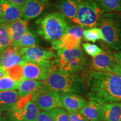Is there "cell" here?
Returning a JSON list of instances; mask_svg holds the SVG:
<instances>
[{"mask_svg": "<svg viewBox=\"0 0 121 121\" xmlns=\"http://www.w3.org/2000/svg\"><path fill=\"white\" fill-rule=\"evenodd\" d=\"M87 98L101 105L121 103V77L112 72L89 70L85 76Z\"/></svg>", "mask_w": 121, "mask_h": 121, "instance_id": "1", "label": "cell"}, {"mask_svg": "<svg viewBox=\"0 0 121 121\" xmlns=\"http://www.w3.org/2000/svg\"><path fill=\"white\" fill-rule=\"evenodd\" d=\"M44 82L58 93H76L85 95L88 91L85 78L64 70L53 60L51 72Z\"/></svg>", "mask_w": 121, "mask_h": 121, "instance_id": "2", "label": "cell"}, {"mask_svg": "<svg viewBox=\"0 0 121 121\" xmlns=\"http://www.w3.org/2000/svg\"><path fill=\"white\" fill-rule=\"evenodd\" d=\"M35 24L38 34L51 42L62 37L69 26L67 18L60 12L44 15L36 20Z\"/></svg>", "mask_w": 121, "mask_h": 121, "instance_id": "3", "label": "cell"}, {"mask_svg": "<svg viewBox=\"0 0 121 121\" xmlns=\"http://www.w3.org/2000/svg\"><path fill=\"white\" fill-rule=\"evenodd\" d=\"M53 60L64 70L84 78L89 70V60L80 46L72 49L58 50Z\"/></svg>", "mask_w": 121, "mask_h": 121, "instance_id": "4", "label": "cell"}, {"mask_svg": "<svg viewBox=\"0 0 121 121\" xmlns=\"http://www.w3.org/2000/svg\"><path fill=\"white\" fill-rule=\"evenodd\" d=\"M98 26L103 35V40L110 49L121 50V15L116 13L101 15Z\"/></svg>", "mask_w": 121, "mask_h": 121, "instance_id": "5", "label": "cell"}, {"mask_svg": "<svg viewBox=\"0 0 121 121\" xmlns=\"http://www.w3.org/2000/svg\"><path fill=\"white\" fill-rule=\"evenodd\" d=\"M103 13L96 0H78V13L74 20L84 28H95Z\"/></svg>", "mask_w": 121, "mask_h": 121, "instance_id": "6", "label": "cell"}, {"mask_svg": "<svg viewBox=\"0 0 121 121\" xmlns=\"http://www.w3.org/2000/svg\"><path fill=\"white\" fill-rule=\"evenodd\" d=\"M39 109L44 111L62 108L59 93L51 89L43 81V84L33 94L31 99Z\"/></svg>", "mask_w": 121, "mask_h": 121, "instance_id": "7", "label": "cell"}, {"mask_svg": "<svg viewBox=\"0 0 121 121\" xmlns=\"http://www.w3.org/2000/svg\"><path fill=\"white\" fill-rule=\"evenodd\" d=\"M52 66L53 60H51L41 62L25 61L22 65V80L29 79L45 81L47 78Z\"/></svg>", "mask_w": 121, "mask_h": 121, "instance_id": "8", "label": "cell"}, {"mask_svg": "<svg viewBox=\"0 0 121 121\" xmlns=\"http://www.w3.org/2000/svg\"><path fill=\"white\" fill-rule=\"evenodd\" d=\"M20 53L24 61L41 62L51 60L56 55L52 49L33 46L19 49Z\"/></svg>", "mask_w": 121, "mask_h": 121, "instance_id": "9", "label": "cell"}, {"mask_svg": "<svg viewBox=\"0 0 121 121\" xmlns=\"http://www.w3.org/2000/svg\"><path fill=\"white\" fill-rule=\"evenodd\" d=\"M49 4V0H25L21 18L28 22L38 17Z\"/></svg>", "mask_w": 121, "mask_h": 121, "instance_id": "10", "label": "cell"}, {"mask_svg": "<svg viewBox=\"0 0 121 121\" xmlns=\"http://www.w3.org/2000/svg\"><path fill=\"white\" fill-rule=\"evenodd\" d=\"M39 112L38 106L30 100L21 109L11 110L5 113L15 121H34Z\"/></svg>", "mask_w": 121, "mask_h": 121, "instance_id": "11", "label": "cell"}, {"mask_svg": "<svg viewBox=\"0 0 121 121\" xmlns=\"http://www.w3.org/2000/svg\"><path fill=\"white\" fill-rule=\"evenodd\" d=\"M62 108L69 112H79L87 101L82 95L76 93H59Z\"/></svg>", "mask_w": 121, "mask_h": 121, "instance_id": "12", "label": "cell"}, {"mask_svg": "<svg viewBox=\"0 0 121 121\" xmlns=\"http://www.w3.org/2000/svg\"><path fill=\"white\" fill-rule=\"evenodd\" d=\"M116 59L109 52L101 53L93 57L90 65L93 70L99 72H112Z\"/></svg>", "mask_w": 121, "mask_h": 121, "instance_id": "13", "label": "cell"}, {"mask_svg": "<svg viewBox=\"0 0 121 121\" xmlns=\"http://www.w3.org/2000/svg\"><path fill=\"white\" fill-rule=\"evenodd\" d=\"M2 6V13L0 17V24L6 25L20 19L22 10L18 6L7 0H0Z\"/></svg>", "mask_w": 121, "mask_h": 121, "instance_id": "14", "label": "cell"}, {"mask_svg": "<svg viewBox=\"0 0 121 121\" xmlns=\"http://www.w3.org/2000/svg\"><path fill=\"white\" fill-rule=\"evenodd\" d=\"M6 27L11 38V46L17 49L21 39L28 30V22L19 19L7 24Z\"/></svg>", "mask_w": 121, "mask_h": 121, "instance_id": "15", "label": "cell"}, {"mask_svg": "<svg viewBox=\"0 0 121 121\" xmlns=\"http://www.w3.org/2000/svg\"><path fill=\"white\" fill-rule=\"evenodd\" d=\"M80 112L90 121H103L102 105L95 101L86 102Z\"/></svg>", "mask_w": 121, "mask_h": 121, "instance_id": "16", "label": "cell"}, {"mask_svg": "<svg viewBox=\"0 0 121 121\" xmlns=\"http://www.w3.org/2000/svg\"><path fill=\"white\" fill-rule=\"evenodd\" d=\"M16 90L0 91V118L4 112L10 111L18 100Z\"/></svg>", "mask_w": 121, "mask_h": 121, "instance_id": "17", "label": "cell"}, {"mask_svg": "<svg viewBox=\"0 0 121 121\" xmlns=\"http://www.w3.org/2000/svg\"><path fill=\"white\" fill-rule=\"evenodd\" d=\"M81 40L75 38L67 34L56 40L52 42V47L54 50L72 49L80 46Z\"/></svg>", "mask_w": 121, "mask_h": 121, "instance_id": "18", "label": "cell"}, {"mask_svg": "<svg viewBox=\"0 0 121 121\" xmlns=\"http://www.w3.org/2000/svg\"><path fill=\"white\" fill-rule=\"evenodd\" d=\"M103 121H121V103L102 105Z\"/></svg>", "mask_w": 121, "mask_h": 121, "instance_id": "19", "label": "cell"}, {"mask_svg": "<svg viewBox=\"0 0 121 121\" xmlns=\"http://www.w3.org/2000/svg\"><path fill=\"white\" fill-rule=\"evenodd\" d=\"M56 7L66 18L75 20L78 13V0H60Z\"/></svg>", "mask_w": 121, "mask_h": 121, "instance_id": "20", "label": "cell"}, {"mask_svg": "<svg viewBox=\"0 0 121 121\" xmlns=\"http://www.w3.org/2000/svg\"><path fill=\"white\" fill-rule=\"evenodd\" d=\"M43 84V81L34 80L24 79L19 82L18 95L24 98L30 94H33Z\"/></svg>", "mask_w": 121, "mask_h": 121, "instance_id": "21", "label": "cell"}, {"mask_svg": "<svg viewBox=\"0 0 121 121\" xmlns=\"http://www.w3.org/2000/svg\"><path fill=\"white\" fill-rule=\"evenodd\" d=\"M103 13L121 12V0H96Z\"/></svg>", "mask_w": 121, "mask_h": 121, "instance_id": "22", "label": "cell"}, {"mask_svg": "<svg viewBox=\"0 0 121 121\" xmlns=\"http://www.w3.org/2000/svg\"><path fill=\"white\" fill-rule=\"evenodd\" d=\"M25 62V61H24L20 53L19 49H18L16 48L14 52L10 56V57L7 59L4 65L1 66V67L2 68L4 73L9 69L13 67V66L17 65H22Z\"/></svg>", "mask_w": 121, "mask_h": 121, "instance_id": "23", "label": "cell"}, {"mask_svg": "<svg viewBox=\"0 0 121 121\" xmlns=\"http://www.w3.org/2000/svg\"><path fill=\"white\" fill-rule=\"evenodd\" d=\"M37 42V38L36 35L28 29V30H26V32L21 39L18 44L17 49L24 47H30L35 46Z\"/></svg>", "mask_w": 121, "mask_h": 121, "instance_id": "24", "label": "cell"}, {"mask_svg": "<svg viewBox=\"0 0 121 121\" xmlns=\"http://www.w3.org/2000/svg\"><path fill=\"white\" fill-rule=\"evenodd\" d=\"M83 40L93 43L98 40H103V35L100 29L95 27L85 30L83 36Z\"/></svg>", "mask_w": 121, "mask_h": 121, "instance_id": "25", "label": "cell"}, {"mask_svg": "<svg viewBox=\"0 0 121 121\" xmlns=\"http://www.w3.org/2000/svg\"><path fill=\"white\" fill-rule=\"evenodd\" d=\"M16 82H20L23 78V68L22 65H17L13 66L4 73ZM3 75V76H4Z\"/></svg>", "mask_w": 121, "mask_h": 121, "instance_id": "26", "label": "cell"}, {"mask_svg": "<svg viewBox=\"0 0 121 121\" xmlns=\"http://www.w3.org/2000/svg\"><path fill=\"white\" fill-rule=\"evenodd\" d=\"M19 82L13 80L7 76L0 78V91H13L18 89Z\"/></svg>", "mask_w": 121, "mask_h": 121, "instance_id": "27", "label": "cell"}, {"mask_svg": "<svg viewBox=\"0 0 121 121\" xmlns=\"http://www.w3.org/2000/svg\"><path fill=\"white\" fill-rule=\"evenodd\" d=\"M48 112L53 121H69V114L62 108H54Z\"/></svg>", "mask_w": 121, "mask_h": 121, "instance_id": "28", "label": "cell"}, {"mask_svg": "<svg viewBox=\"0 0 121 121\" xmlns=\"http://www.w3.org/2000/svg\"><path fill=\"white\" fill-rule=\"evenodd\" d=\"M11 40L6 25L0 24V45L4 49L11 46Z\"/></svg>", "mask_w": 121, "mask_h": 121, "instance_id": "29", "label": "cell"}, {"mask_svg": "<svg viewBox=\"0 0 121 121\" xmlns=\"http://www.w3.org/2000/svg\"><path fill=\"white\" fill-rule=\"evenodd\" d=\"M83 49L85 52L92 57H95L96 55L103 52V50L99 48L97 45L90 43H85L82 44Z\"/></svg>", "mask_w": 121, "mask_h": 121, "instance_id": "30", "label": "cell"}, {"mask_svg": "<svg viewBox=\"0 0 121 121\" xmlns=\"http://www.w3.org/2000/svg\"><path fill=\"white\" fill-rule=\"evenodd\" d=\"M84 31L85 29L84 27L81 25H79V26L76 25V26H69L66 34H69L76 39L82 40Z\"/></svg>", "mask_w": 121, "mask_h": 121, "instance_id": "31", "label": "cell"}, {"mask_svg": "<svg viewBox=\"0 0 121 121\" xmlns=\"http://www.w3.org/2000/svg\"><path fill=\"white\" fill-rule=\"evenodd\" d=\"M69 121H89L80 112L69 113Z\"/></svg>", "mask_w": 121, "mask_h": 121, "instance_id": "32", "label": "cell"}, {"mask_svg": "<svg viewBox=\"0 0 121 121\" xmlns=\"http://www.w3.org/2000/svg\"><path fill=\"white\" fill-rule=\"evenodd\" d=\"M34 121H53L48 111L40 112Z\"/></svg>", "mask_w": 121, "mask_h": 121, "instance_id": "33", "label": "cell"}, {"mask_svg": "<svg viewBox=\"0 0 121 121\" xmlns=\"http://www.w3.org/2000/svg\"><path fill=\"white\" fill-rule=\"evenodd\" d=\"M112 72L117 74L121 77V63L116 60V62L113 66Z\"/></svg>", "mask_w": 121, "mask_h": 121, "instance_id": "34", "label": "cell"}, {"mask_svg": "<svg viewBox=\"0 0 121 121\" xmlns=\"http://www.w3.org/2000/svg\"><path fill=\"white\" fill-rule=\"evenodd\" d=\"M7 1L16 4V5L18 6L20 8L22 9V10L24 4L25 2V0H7Z\"/></svg>", "mask_w": 121, "mask_h": 121, "instance_id": "35", "label": "cell"}, {"mask_svg": "<svg viewBox=\"0 0 121 121\" xmlns=\"http://www.w3.org/2000/svg\"><path fill=\"white\" fill-rule=\"evenodd\" d=\"M113 56L117 60L119 63H121V50L117 51H114L113 53Z\"/></svg>", "mask_w": 121, "mask_h": 121, "instance_id": "36", "label": "cell"}, {"mask_svg": "<svg viewBox=\"0 0 121 121\" xmlns=\"http://www.w3.org/2000/svg\"><path fill=\"white\" fill-rule=\"evenodd\" d=\"M0 121H15L13 119H12L11 118L9 117L7 115L4 113L3 114L2 116L0 118Z\"/></svg>", "mask_w": 121, "mask_h": 121, "instance_id": "37", "label": "cell"}, {"mask_svg": "<svg viewBox=\"0 0 121 121\" xmlns=\"http://www.w3.org/2000/svg\"><path fill=\"white\" fill-rule=\"evenodd\" d=\"M4 75V71H3L2 68L0 67V78H1Z\"/></svg>", "mask_w": 121, "mask_h": 121, "instance_id": "38", "label": "cell"}, {"mask_svg": "<svg viewBox=\"0 0 121 121\" xmlns=\"http://www.w3.org/2000/svg\"><path fill=\"white\" fill-rule=\"evenodd\" d=\"M4 48H3V47L2 46H1V45H0V54H2V53L4 52Z\"/></svg>", "mask_w": 121, "mask_h": 121, "instance_id": "39", "label": "cell"}, {"mask_svg": "<svg viewBox=\"0 0 121 121\" xmlns=\"http://www.w3.org/2000/svg\"><path fill=\"white\" fill-rule=\"evenodd\" d=\"M1 13H2V6H1V4H0V17H1Z\"/></svg>", "mask_w": 121, "mask_h": 121, "instance_id": "40", "label": "cell"}]
</instances>
